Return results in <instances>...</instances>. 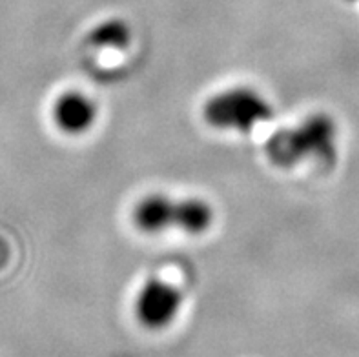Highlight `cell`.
<instances>
[{
  "label": "cell",
  "instance_id": "obj_1",
  "mask_svg": "<svg viewBox=\"0 0 359 357\" xmlns=\"http://www.w3.org/2000/svg\"><path fill=\"white\" fill-rule=\"evenodd\" d=\"M337 148V126L327 114H314L294 126L279 128L264 144L270 163L294 168L301 163H332Z\"/></svg>",
  "mask_w": 359,
  "mask_h": 357
},
{
  "label": "cell",
  "instance_id": "obj_2",
  "mask_svg": "<svg viewBox=\"0 0 359 357\" xmlns=\"http://www.w3.org/2000/svg\"><path fill=\"white\" fill-rule=\"evenodd\" d=\"M133 222L144 234L159 236L177 230L188 236H201L214 224V208L199 197H172L150 194L133 208Z\"/></svg>",
  "mask_w": 359,
  "mask_h": 357
},
{
  "label": "cell",
  "instance_id": "obj_3",
  "mask_svg": "<svg viewBox=\"0 0 359 357\" xmlns=\"http://www.w3.org/2000/svg\"><path fill=\"white\" fill-rule=\"evenodd\" d=\"M203 117L215 130L250 133L273 117V108L254 88L233 86L210 97L203 108Z\"/></svg>",
  "mask_w": 359,
  "mask_h": 357
},
{
  "label": "cell",
  "instance_id": "obj_4",
  "mask_svg": "<svg viewBox=\"0 0 359 357\" xmlns=\"http://www.w3.org/2000/svg\"><path fill=\"white\" fill-rule=\"evenodd\" d=\"M182 307V292L177 285L161 277L144 281L135 295L137 321L148 330H163L175 321Z\"/></svg>",
  "mask_w": 359,
  "mask_h": 357
},
{
  "label": "cell",
  "instance_id": "obj_5",
  "mask_svg": "<svg viewBox=\"0 0 359 357\" xmlns=\"http://www.w3.org/2000/svg\"><path fill=\"white\" fill-rule=\"evenodd\" d=\"M55 126L68 135H82L93 128V124L99 119V109H97L95 100L90 95L77 90L64 91L62 95L53 102Z\"/></svg>",
  "mask_w": 359,
  "mask_h": 357
},
{
  "label": "cell",
  "instance_id": "obj_6",
  "mask_svg": "<svg viewBox=\"0 0 359 357\" xmlns=\"http://www.w3.org/2000/svg\"><path fill=\"white\" fill-rule=\"evenodd\" d=\"M88 41L102 50H124L132 42V27L123 18H106L91 29Z\"/></svg>",
  "mask_w": 359,
  "mask_h": 357
}]
</instances>
